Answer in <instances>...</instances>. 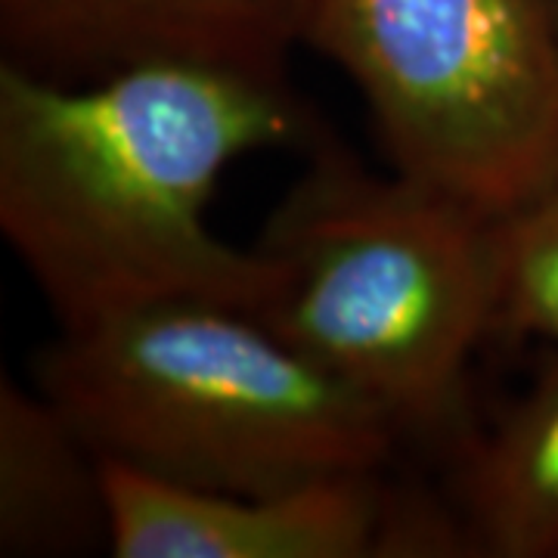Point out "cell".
<instances>
[{
  "mask_svg": "<svg viewBox=\"0 0 558 558\" xmlns=\"http://www.w3.org/2000/svg\"><path fill=\"white\" fill-rule=\"evenodd\" d=\"M304 44L363 94L403 178L490 218L556 178L549 0H311Z\"/></svg>",
  "mask_w": 558,
  "mask_h": 558,
  "instance_id": "obj_4",
  "label": "cell"
},
{
  "mask_svg": "<svg viewBox=\"0 0 558 558\" xmlns=\"http://www.w3.org/2000/svg\"><path fill=\"white\" fill-rule=\"evenodd\" d=\"M381 472L264 494L149 478L102 459L116 558H472L457 506Z\"/></svg>",
  "mask_w": 558,
  "mask_h": 558,
  "instance_id": "obj_5",
  "label": "cell"
},
{
  "mask_svg": "<svg viewBox=\"0 0 558 558\" xmlns=\"http://www.w3.org/2000/svg\"><path fill=\"white\" fill-rule=\"evenodd\" d=\"M453 459L472 558H558V357Z\"/></svg>",
  "mask_w": 558,
  "mask_h": 558,
  "instance_id": "obj_8",
  "label": "cell"
},
{
  "mask_svg": "<svg viewBox=\"0 0 558 558\" xmlns=\"http://www.w3.org/2000/svg\"><path fill=\"white\" fill-rule=\"evenodd\" d=\"M553 3V13H556V22H558V0H549Z\"/></svg>",
  "mask_w": 558,
  "mask_h": 558,
  "instance_id": "obj_10",
  "label": "cell"
},
{
  "mask_svg": "<svg viewBox=\"0 0 558 558\" xmlns=\"http://www.w3.org/2000/svg\"><path fill=\"white\" fill-rule=\"evenodd\" d=\"M329 140L286 78L153 65L60 84L0 65V230L60 329L171 301L258 314L270 264L208 223L223 171Z\"/></svg>",
  "mask_w": 558,
  "mask_h": 558,
  "instance_id": "obj_1",
  "label": "cell"
},
{
  "mask_svg": "<svg viewBox=\"0 0 558 558\" xmlns=\"http://www.w3.org/2000/svg\"><path fill=\"white\" fill-rule=\"evenodd\" d=\"M109 553L102 459L38 385L0 376V556Z\"/></svg>",
  "mask_w": 558,
  "mask_h": 558,
  "instance_id": "obj_7",
  "label": "cell"
},
{
  "mask_svg": "<svg viewBox=\"0 0 558 558\" xmlns=\"http://www.w3.org/2000/svg\"><path fill=\"white\" fill-rule=\"evenodd\" d=\"M497 336L558 344V171L537 196L494 218Z\"/></svg>",
  "mask_w": 558,
  "mask_h": 558,
  "instance_id": "obj_9",
  "label": "cell"
},
{
  "mask_svg": "<svg viewBox=\"0 0 558 558\" xmlns=\"http://www.w3.org/2000/svg\"><path fill=\"white\" fill-rule=\"evenodd\" d=\"M311 0H0L3 62L84 84L196 65L286 78Z\"/></svg>",
  "mask_w": 558,
  "mask_h": 558,
  "instance_id": "obj_6",
  "label": "cell"
},
{
  "mask_svg": "<svg viewBox=\"0 0 558 558\" xmlns=\"http://www.w3.org/2000/svg\"><path fill=\"white\" fill-rule=\"evenodd\" d=\"M307 156L255 242L274 277L255 319L403 440L457 453L475 435L469 366L497 336L494 218L398 171L379 178L332 137Z\"/></svg>",
  "mask_w": 558,
  "mask_h": 558,
  "instance_id": "obj_2",
  "label": "cell"
},
{
  "mask_svg": "<svg viewBox=\"0 0 558 558\" xmlns=\"http://www.w3.org/2000/svg\"><path fill=\"white\" fill-rule=\"evenodd\" d=\"M35 385L100 459L199 490L381 472L403 444L373 400L223 304H149L60 329Z\"/></svg>",
  "mask_w": 558,
  "mask_h": 558,
  "instance_id": "obj_3",
  "label": "cell"
}]
</instances>
